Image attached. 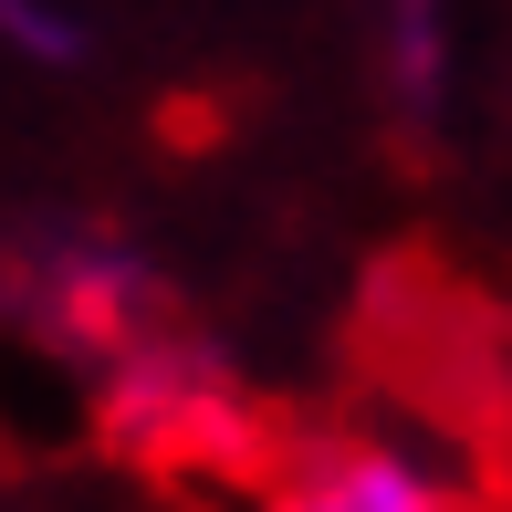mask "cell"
Wrapping results in <instances>:
<instances>
[{"label": "cell", "instance_id": "cell-1", "mask_svg": "<svg viewBox=\"0 0 512 512\" xmlns=\"http://www.w3.org/2000/svg\"><path fill=\"white\" fill-rule=\"evenodd\" d=\"M262 512H471V502H460L450 471H429L398 439H335V450L293 460Z\"/></svg>", "mask_w": 512, "mask_h": 512}]
</instances>
